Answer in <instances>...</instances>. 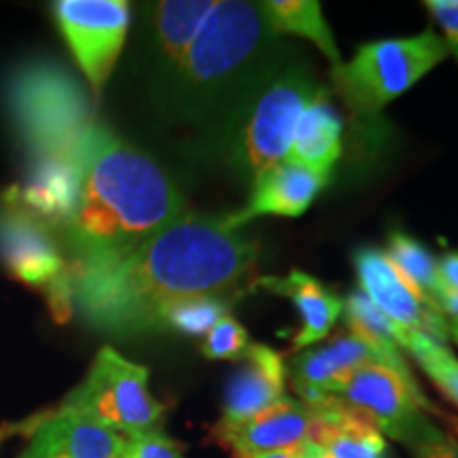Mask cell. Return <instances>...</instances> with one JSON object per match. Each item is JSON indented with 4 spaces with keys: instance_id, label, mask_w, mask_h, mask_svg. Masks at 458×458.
Here are the masks:
<instances>
[{
    "instance_id": "cell-1",
    "label": "cell",
    "mask_w": 458,
    "mask_h": 458,
    "mask_svg": "<svg viewBox=\"0 0 458 458\" xmlns=\"http://www.w3.org/2000/svg\"><path fill=\"white\" fill-rule=\"evenodd\" d=\"M255 261L257 242L227 215L185 213L117 259L68 266L72 310L105 334L156 331L168 303L232 295Z\"/></svg>"
},
{
    "instance_id": "cell-2",
    "label": "cell",
    "mask_w": 458,
    "mask_h": 458,
    "mask_svg": "<svg viewBox=\"0 0 458 458\" xmlns=\"http://www.w3.org/2000/svg\"><path fill=\"white\" fill-rule=\"evenodd\" d=\"M185 215V202L157 162L94 125L79 148V191L60 229L68 266L117 259Z\"/></svg>"
},
{
    "instance_id": "cell-3",
    "label": "cell",
    "mask_w": 458,
    "mask_h": 458,
    "mask_svg": "<svg viewBox=\"0 0 458 458\" xmlns=\"http://www.w3.org/2000/svg\"><path fill=\"white\" fill-rule=\"evenodd\" d=\"M4 100L30 157L74 153L94 128L83 89L54 62L21 64L11 74Z\"/></svg>"
},
{
    "instance_id": "cell-4",
    "label": "cell",
    "mask_w": 458,
    "mask_h": 458,
    "mask_svg": "<svg viewBox=\"0 0 458 458\" xmlns=\"http://www.w3.org/2000/svg\"><path fill=\"white\" fill-rule=\"evenodd\" d=\"M259 4L221 0L174 71L179 94L208 102L242 79L270 41Z\"/></svg>"
},
{
    "instance_id": "cell-5",
    "label": "cell",
    "mask_w": 458,
    "mask_h": 458,
    "mask_svg": "<svg viewBox=\"0 0 458 458\" xmlns=\"http://www.w3.org/2000/svg\"><path fill=\"white\" fill-rule=\"evenodd\" d=\"M445 57L442 37L427 28L414 37L360 45L351 60L334 68V81L352 108L374 114L414 88Z\"/></svg>"
},
{
    "instance_id": "cell-6",
    "label": "cell",
    "mask_w": 458,
    "mask_h": 458,
    "mask_svg": "<svg viewBox=\"0 0 458 458\" xmlns=\"http://www.w3.org/2000/svg\"><path fill=\"white\" fill-rule=\"evenodd\" d=\"M62 411L88 418L122 437L159 431L165 405L148 391V369L105 346L83 382L60 403Z\"/></svg>"
},
{
    "instance_id": "cell-7",
    "label": "cell",
    "mask_w": 458,
    "mask_h": 458,
    "mask_svg": "<svg viewBox=\"0 0 458 458\" xmlns=\"http://www.w3.org/2000/svg\"><path fill=\"white\" fill-rule=\"evenodd\" d=\"M329 397L342 399L368 418L382 435H388L408 450L437 427L428 416L437 410L422 393L416 377L382 363L363 365L342 377L331 386Z\"/></svg>"
},
{
    "instance_id": "cell-8",
    "label": "cell",
    "mask_w": 458,
    "mask_h": 458,
    "mask_svg": "<svg viewBox=\"0 0 458 458\" xmlns=\"http://www.w3.org/2000/svg\"><path fill=\"white\" fill-rule=\"evenodd\" d=\"M318 91L312 79L300 72L284 74L261 91L246 114L236 147L238 164L250 182L286 162L297 122Z\"/></svg>"
},
{
    "instance_id": "cell-9",
    "label": "cell",
    "mask_w": 458,
    "mask_h": 458,
    "mask_svg": "<svg viewBox=\"0 0 458 458\" xmlns=\"http://www.w3.org/2000/svg\"><path fill=\"white\" fill-rule=\"evenodd\" d=\"M54 13L91 91L100 96L128 37L130 4L125 0H60Z\"/></svg>"
},
{
    "instance_id": "cell-10",
    "label": "cell",
    "mask_w": 458,
    "mask_h": 458,
    "mask_svg": "<svg viewBox=\"0 0 458 458\" xmlns=\"http://www.w3.org/2000/svg\"><path fill=\"white\" fill-rule=\"evenodd\" d=\"M359 291L405 334L428 335L448 344V320L401 274L385 250L363 246L352 257Z\"/></svg>"
},
{
    "instance_id": "cell-11",
    "label": "cell",
    "mask_w": 458,
    "mask_h": 458,
    "mask_svg": "<svg viewBox=\"0 0 458 458\" xmlns=\"http://www.w3.org/2000/svg\"><path fill=\"white\" fill-rule=\"evenodd\" d=\"M0 263L43 293L68 278V261L51 227L9 193L0 206Z\"/></svg>"
},
{
    "instance_id": "cell-12",
    "label": "cell",
    "mask_w": 458,
    "mask_h": 458,
    "mask_svg": "<svg viewBox=\"0 0 458 458\" xmlns=\"http://www.w3.org/2000/svg\"><path fill=\"white\" fill-rule=\"evenodd\" d=\"M317 414L310 403L301 399L284 397L272 408L259 411L238 425L213 427V437L223 448L232 450L233 456L261 454L293 448L312 437Z\"/></svg>"
},
{
    "instance_id": "cell-13",
    "label": "cell",
    "mask_w": 458,
    "mask_h": 458,
    "mask_svg": "<svg viewBox=\"0 0 458 458\" xmlns=\"http://www.w3.org/2000/svg\"><path fill=\"white\" fill-rule=\"evenodd\" d=\"M286 376L289 368L283 354L266 344H250L225 382L219 425H238L284 399Z\"/></svg>"
},
{
    "instance_id": "cell-14",
    "label": "cell",
    "mask_w": 458,
    "mask_h": 458,
    "mask_svg": "<svg viewBox=\"0 0 458 458\" xmlns=\"http://www.w3.org/2000/svg\"><path fill=\"white\" fill-rule=\"evenodd\" d=\"M30 442L17 458H122L125 437L88 418L54 410L28 420Z\"/></svg>"
},
{
    "instance_id": "cell-15",
    "label": "cell",
    "mask_w": 458,
    "mask_h": 458,
    "mask_svg": "<svg viewBox=\"0 0 458 458\" xmlns=\"http://www.w3.org/2000/svg\"><path fill=\"white\" fill-rule=\"evenodd\" d=\"M369 363L388 365V360L360 337L342 334L325 346L306 348L297 354L289 368L291 385L297 393V399L306 403H318L329 397L331 386L337 385L342 377Z\"/></svg>"
},
{
    "instance_id": "cell-16",
    "label": "cell",
    "mask_w": 458,
    "mask_h": 458,
    "mask_svg": "<svg viewBox=\"0 0 458 458\" xmlns=\"http://www.w3.org/2000/svg\"><path fill=\"white\" fill-rule=\"evenodd\" d=\"M327 181L329 172L283 162L259 176L253 182V191L246 206L227 216L236 227H244L257 216H300L310 208Z\"/></svg>"
},
{
    "instance_id": "cell-17",
    "label": "cell",
    "mask_w": 458,
    "mask_h": 458,
    "mask_svg": "<svg viewBox=\"0 0 458 458\" xmlns=\"http://www.w3.org/2000/svg\"><path fill=\"white\" fill-rule=\"evenodd\" d=\"M79 148L74 153L30 157L24 185L13 189L9 196L49 227H64L77 202Z\"/></svg>"
},
{
    "instance_id": "cell-18",
    "label": "cell",
    "mask_w": 458,
    "mask_h": 458,
    "mask_svg": "<svg viewBox=\"0 0 458 458\" xmlns=\"http://www.w3.org/2000/svg\"><path fill=\"white\" fill-rule=\"evenodd\" d=\"M257 289L289 297L300 312L301 327L293 337L295 351H306L329 337L344 312V300L329 291L318 278L293 270L286 276H263L255 280Z\"/></svg>"
},
{
    "instance_id": "cell-19",
    "label": "cell",
    "mask_w": 458,
    "mask_h": 458,
    "mask_svg": "<svg viewBox=\"0 0 458 458\" xmlns=\"http://www.w3.org/2000/svg\"><path fill=\"white\" fill-rule=\"evenodd\" d=\"M317 414L312 442L323 458H388L385 435L337 397L310 403Z\"/></svg>"
},
{
    "instance_id": "cell-20",
    "label": "cell",
    "mask_w": 458,
    "mask_h": 458,
    "mask_svg": "<svg viewBox=\"0 0 458 458\" xmlns=\"http://www.w3.org/2000/svg\"><path fill=\"white\" fill-rule=\"evenodd\" d=\"M342 130L340 113L320 89L310 105L303 108L286 162L331 174V168L342 156Z\"/></svg>"
},
{
    "instance_id": "cell-21",
    "label": "cell",
    "mask_w": 458,
    "mask_h": 458,
    "mask_svg": "<svg viewBox=\"0 0 458 458\" xmlns=\"http://www.w3.org/2000/svg\"><path fill=\"white\" fill-rule=\"evenodd\" d=\"M216 0H165L153 9V34L157 57L165 71L174 72L187 49L196 41Z\"/></svg>"
},
{
    "instance_id": "cell-22",
    "label": "cell",
    "mask_w": 458,
    "mask_h": 458,
    "mask_svg": "<svg viewBox=\"0 0 458 458\" xmlns=\"http://www.w3.org/2000/svg\"><path fill=\"white\" fill-rule=\"evenodd\" d=\"M257 4L274 34H295V37L306 38L317 45L334 68L342 64L335 38L317 0H266Z\"/></svg>"
},
{
    "instance_id": "cell-23",
    "label": "cell",
    "mask_w": 458,
    "mask_h": 458,
    "mask_svg": "<svg viewBox=\"0 0 458 458\" xmlns=\"http://www.w3.org/2000/svg\"><path fill=\"white\" fill-rule=\"evenodd\" d=\"M344 320H346L348 329H351L348 334L360 337L371 348H376L388 360L393 369L405 376H414L408 360L403 357V351H401V342L408 334L401 331L391 318L377 310L363 291H352L344 300Z\"/></svg>"
},
{
    "instance_id": "cell-24",
    "label": "cell",
    "mask_w": 458,
    "mask_h": 458,
    "mask_svg": "<svg viewBox=\"0 0 458 458\" xmlns=\"http://www.w3.org/2000/svg\"><path fill=\"white\" fill-rule=\"evenodd\" d=\"M229 295H198L179 300L162 308L157 317V331L170 329L182 335H206L219 320L229 314Z\"/></svg>"
},
{
    "instance_id": "cell-25",
    "label": "cell",
    "mask_w": 458,
    "mask_h": 458,
    "mask_svg": "<svg viewBox=\"0 0 458 458\" xmlns=\"http://www.w3.org/2000/svg\"><path fill=\"white\" fill-rule=\"evenodd\" d=\"M401 351L411 354L435 388L458 408V357L450 351L448 344L428 335L408 334L401 342Z\"/></svg>"
},
{
    "instance_id": "cell-26",
    "label": "cell",
    "mask_w": 458,
    "mask_h": 458,
    "mask_svg": "<svg viewBox=\"0 0 458 458\" xmlns=\"http://www.w3.org/2000/svg\"><path fill=\"white\" fill-rule=\"evenodd\" d=\"M385 253L393 266L433 303L435 291H437V259L431 250L410 233L394 229L388 236Z\"/></svg>"
},
{
    "instance_id": "cell-27",
    "label": "cell",
    "mask_w": 458,
    "mask_h": 458,
    "mask_svg": "<svg viewBox=\"0 0 458 458\" xmlns=\"http://www.w3.org/2000/svg\"><path fill=\"white\" fill-rule=\"evenodd\" d=\"M250 348L249 331L236 317L225 314L204 335L202 354L210 360H242Z\"/></svg>"
},
{
    "instance_id": "cell-28",
    "label": "cell",
    "mask_w": 458,
    "mask_h": 458,
    "mask_svg": "<svg viewBox=\"0 0 458 458\" xmlns=\"http://www.w3.org/2000/svg\"><path fill=\"white\" fill-rule=\"evenodd\" d=\"M122 458H185V454L181 445L172 442L168 435L153 431L125 439Z\"/></svg>"
},
{
    "instance_id": "cell-29",
    "label": "cell",
    "mask_w": 458,
    "mask_h": 458,
    "mask_svg": "<svg viewBox=\"0 0 458 458\" xmlns=\"http://www.w3.org/2000/svg\"><path fill=\"white\" fill-rule=\"evenodd\" d=\"M425 7L435 24L442 28V41L448 49V55L458 62V0H427Z\"/></svg>"
},
{
    "instance_id": "cell-30",
    "label": "cell",
    "mask_w": 458,
    "mask_h": 458,
    "mask_svg": "<svg viewBox=\"0 0 458 458\" xmlns=\"http://www.w3.org/2000/svg\"><path fill=\"white\" fill-rule=\"evenodd\" d=\"M414 458H458V433L435 427L427 437L410 448Z\"/></svg>"
},
{
    "instance_id": "cell-31",
    "label": "cell",
    "mask_w": 458,
    "mask_h": 458,
    "mask_svg": "<svg viewBox=\"0 0 458 458\" xmlns=\"http://www.w3.org/2000/svg\"><path fill=\"white\" fill-rule=\"evenodd\" d=\"M439 293L458 295V250H450L437 259V291H435V295Z\"/></svg>"
},
{
    "instance_id": "cell-32",
    "label": "cell",
    "mask_w": 458,
    "mask_h": 458,
    "mask_svg": "<svg viewBox=\"0 0 458 458\" xmlns=\"http://www.w3.org/2000/svg\"><path fill=\"white\" fill-rule=\"evenodd\" d=\"M314 450L310 439L293 445V448L276 450V452H261V454H249V456H238V458H312Z\"/></svg>"
},
{
    "instance_id": "cell-33",
    "label": "cell",
    "mask_w": 458,
    "mask_h": 458,
    "mask_svg": "<svg viewBox=\"0 0 458 458\" xmlns=\"http://www.w3.org/2000/svg\"><path fill=\"white\" fill-rule=\"evenodd\" d=\"M435 308L444 314L445 318H456L458 320V295L452 293H439L435 295Z\"/></svg>"
},
{
    "instance_id": "cell-34",
    "label": "cell",
    "mask_w": 458,
    "mask_h": 458,
    "mask_svg": "<svg viewBox=\"0 0 458 458\" xmlns=\"http://www.w3.org/2000/svg\"><path fill=\"white\" fill-rule=\"evenodd\" d=\"M445 320H448V335H450V340L458 346V320L456 318H445Z\"/></svg>"
}]
</instances>
